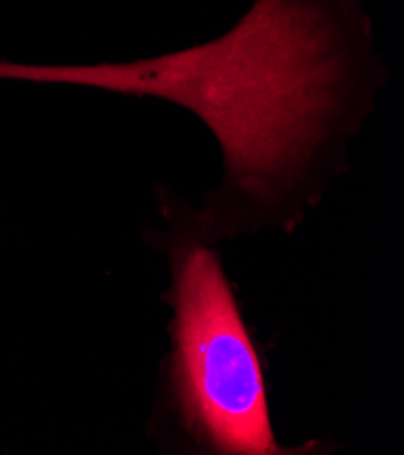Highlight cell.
Here are the masks:
<instances>
[{
  "label": "cell",
  "instance_id": "obj_2",
  "mask_svg": "<svg viewBox=\"0 0 404 455\" xmlns=\"http://www.w3.org/2000/svg\"><path fill=\"white\" fill-rule=\"evenodd\" d=\"M170 387L178 416L207 450L287 453L268 416L261 361L218 256L191 245L172 258Z\"/></svg>",
  "mask_w": 404,
  "mask_h": 455
},
{
  "label": "cell",
  "instance_id": "obj_1",
  "mask_svg": "<svg viewBox=\"0 0 404 455\" xmlns=\"http://www.w3.org/2000/svg\"><path fill=\"white\" fill-rule=\"evenodd\" d=\"M372 24L359 0H254L207 44L97 66L0 62V78L154 97L202 118L223 155L210 225L285 214L320 191L367 113Z\"/></svg>",
  "mask_w": 404,
  "mask_h": 455
}]
</instances>
